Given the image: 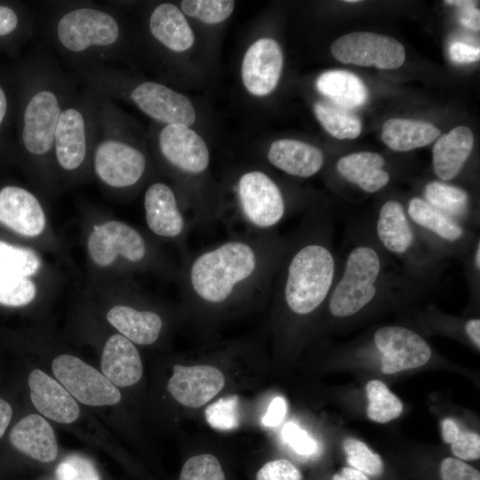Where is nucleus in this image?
Returning a JSON list of instances; mask_svg holds the SVG:
<instances>
[{
  "label": "nucleus",
  "instance_id": "f257e3e1",
  "mask_svg": "<svg viewBox=\"0 0 480 480\" xmlns=\"http://www.w3.org/2000/svg\"><path fill=\"white\" fill-rule=\"evenodd\" d=\"M286 241L276 230L250 232L189 256L182 275L188 300L214 308L271 291Z\"/></svg>",
  "mask_w": 480,
  "mask_h": 480
},
{
  "label": "nucleus",
  "instance_id": "f03ea898",
  "mask_svg": "<svg viewBox=\"0 0 480 480\" xmlns=\"http://www.w3.org/2000/svg\"><path fill=\"white\" fill-rule=\"evenodd\" d=\"M339 270L324 308L332 321L363 315L385 302L412 300L434 289L418 282L380 246L371 220L349 224Z\"/></svg>",
  "mask_w": 480,
  "mask_h": 480
},
{
  "label": "nucleus",
  "instance_id": "7ed1b4c3",
  "mask_svg": "<svg viewBox=\"0 0 480 480\" xmlns=\"http://www.w3.org/2000/svg\"><path fill=\"white\" fill-rule=\"evenodd\" d=\"M44 22L52 47L75 69L111 66L123 40L122 24L112 8L92 3H53Z\"/></svg>",
  "mask_w": 480,
  "mask_h": 480
},
{
  "label": "nucleus",
  "instance_id": "20e7f679",
  "mask_svg": "<svg viewBox=\"0 0 480 480\" xmlns=\"http://www.w3.org/2000/svg\"><path fill=\"white\" fill-rule=\"evenodd\" d=\"M21 110L20 141L25 152L42 160L53 156L55 129L76 92L72 77L45 54H38L28 76Z\"/></svg>",
  "mask_w": 480,
  "mask_h": 480
},
{
  "label": "nucleus",
  "instance_id": "39448f33",
  "mask_svg": "<svg viewBox=\"0 0 480 480\" xmlns=\"http://www.w3.org/2000/svg\"><path fill=\"white\" fill-rule=\"evenodd\" d=\"M370 220L375 239L383 251L411 277L434 287L447 259L422 238L408 217L405 204L396 198L386 199Z\"/></svg>",
  "mask_w": 480,
  "mask_h": 480
},
{
  "label": "nucleus",
  "instance_id": "423d86ee",
  "mask_svg": "<svg viewBox=\"0 0 480 480\" xmlns=\"http://www.w3.org/2000/svg\"><path fill=\"white\" fill-rule=\"evenodd\" d=\"M87 87L113 99H128L141 112L165 124L189 126L196 121L190 100L172 88L153 81L129 84L112 66H100L76 70Z\"/></svg>",
  "mask_w": 480,
  "mask_h": 480
},
{
  "label": "nucleus",
  "instance_id": "0eeeda50",
  "mask_svg": "<svg viewBox=\"0 0 480 480\" xmlns=\"http://www.w3.org/2000/svg\"><path fill=\"white\" fill-rule=\"evenodd\" d=\"M124 124V115L113 100L99 93L92 166L96 176L114 188L134 186L147 169V157L129 140Z\"/></svg>",
  "mask_w": 480,
  "mask_h": 480
},
{
  "label": "nucleus",
  "instance_id": "6e6552de",
  "mask_svg": "<svg viewBox=\"0 0 480 480\" xmlns=\"http://www.w3.org/2000/svg\"><path fill=\"white\" fill-rule=\"evenodd\" d=\"M99 93L90 87L76 92L60 116L54 134L53 156L65 172L82 168L92 158L96 142Z\"/></svg>",
  "mask_w": 480,
  "mask_h": 480
},
{
  "label": "nucleus",
  "instance_id": "1a4fd4ad",
  "mask_svg": "<svg viewBox=\"0 0 480 480\" xmlns=\"http://www.w3.org/2000/svg\"><path fill=\"white\" fill-rule=\"evenodd\" d=\"M236 207L240 220L251 232L276 230L289 209L277 183L259 170L243 173L236 183Z\"/></svg>",
  "mask_w": 480,
  "mask_h": 480
},
{
  "label": "nucleus",
  "instance_id": "9d476101",
  "mask_svg": "<svg viewBox=\"0 0 480 480\" xmlns=\"http://www.w3.org/2000/svg\"><path fill=\"white\" fill-rule=\"evenodd\" d=\"M409 219L422 238L440 255L461 258L479 234L414 196L405 204Z\"/></svg>",
  "mask_w": 480,
  "mask_h": 480
},
{
  "label": "nucleus",
  "instance_id": "9b49d317",
  "mask_svg": "<svg viewBox=\"0 0 480 480\" xmlns=\"http://www.w3.org/2000/svg\"><path fill=\"white\" fill-rule=\"evenodd\" d=\"M59 382L78 402L90 406L114 405L121 393L104 375L83 360L60 355L52 364Z\"/></svg>",
  "mask_w": 480,
  "mask_h": 480
},
{
  "label": "nucleus",
  "instance_id": "f8f14e48",
  "mask_svg": "<svg viewBox=\"0 0 480 480\" xmlns=\"http://www.w3.org/2000/svg\"><path fill=\"white\" fill-rule=\"evenodd\" d=\"M333 57L345 64L393 69L405 60L404 46L396 39L372 32L342 36L331 47Z\"/></svg>",
  "mask_w": 480,
  "mask_h": 480
},
{
  "label": "nucleus",
  "instance_id": "ddd939ff",
  "mask_svg": "<svg viewBox=\"0 0 480 480\" xmlns=\"http://www.w3.org/2000/svg\"><path fill=\"white\" fill-rule=\"evenodd\" d=\"M372 340L380 356L381 372L385 374L421 367L433 354L421 335L403 325L381 326L373 332Z\"/></svg>",
  "mask_w": 480,
  "mask_h": 480
},
{
  "label": "nucleus",
  "instance_id": "4468645a",
  "mask_svg": "<svg viewBox=\"0 0 480 480\" xmlns=\"http://www.w3.org/2000/svg\"><path fill=\"white\" fill-rule=\"evenodd\" d=\"M87 247L92 260L102 267L110 265L118 256L140 263L148 255V245L140 233L118 220L94 226Z\"/></svg>",
  "mask_w": 480,
  "mask_h": 480
},
{
  "label": "nucleus",
  "instance_id": "2eb2a0df",
  "mask_svg": "<svg viewBox=\"0 0 480 480\" xmlns=\"http://www.w3.org/2000/svg\"><path fill=\"white\" fill-rule=\"evenodd\" d=\"M157 147L169 165L188 176H199L209 167L207 145L189 126L165 124L158 133Z\"/></svg>",
  "mask_w": 480,
  "mask_h": 480
},
{
  "label": "nucleus",
  "instance_id": "dca6fc26",
  "mask_svg": "<svg viewBox=\"0 0 480 480\" xmlns=\"http://www.w3.org/2000/svg\"><path fill=\"white\" fill-rule=\"evenodd\" d=\"M284 57L280 45L272 38H260L246 51L242 63V79L246 90L261 97L276 87Z\"/></svg>",
  "mask_w": 480,
  "mask_h": 480
},
{
  "label": "nucleus",
  "instance_id": "f3484780",
  "mask_svg": "<svg viewBox=\"0 0 480 480\" xmlns=\"http://www.w3.org/2000/svg\"><path fill=\"white\" fill-rule=\"evenodd\" d=\"M167 388L180 404L198 408L206 404L224 387L223 373L215 366L176 364Z\"/></svg>",
  "mask_w": 480,
  "mask_h": 480
},
{
  "label": "nucleus",
  "instance_id": "a211bd4d",
  "mask_svg": "<svg viewBox=\"0 0 480 480\" xmlns=\"http://www.w3.org/2000/svg\"><path fill=\"white\" fill-rule=\"evenodd\" d=\"M144 208L147 225L156 236L181 238L190 228L174 191L165 183L155 182L147 188Z\"/></svg>",
  "mask_w": 480,
  "mask_h": 480
},
{
  "label": "nucleus",
  "instance_id": "6ab92c4d",
  "mask_svg": "<svg viewBox=\"0 0 480 480\" xmlns=\"http://www.w3.org/2000/svg\"><path fill=\"white\" fill-rule=\"evenodd\" d=\"M0 223L25 236H36L45 227L40 202L28 189L6 186L0 189Z\"/></svg>",
  "mask_w": 480,
  "mask_h": 480
},
{
  "label": "nucleus",
  "instance_id": "aec40b11",
  "mask_svg": "<svg viewBox=\"0 0 480 480\" xmlns=\"http://www.w3.org/2000/svg\"><path fill=\"white\" fill-rule=\"evenodd\" d=\"M28 381L31 401L40 413L62 424L77 420L79 405L59 381L39 369L29 373Z\"/></svg>",
  "mask_w": 480,
  "mask_h": 480
},
{
  "label": "nucleus",
  "instance_id": "412c9836",
  "mask_svg": "<svg viewBox=\"0 0 480 480\" xmlns=\"http://www.w3.org/2000/svg\"><path fill=\"white\" fill-rule=\"evenodd\" d=\"M103 375L116 387L136 384L142 376L141 359L133 343L121 334L106 342L100 362Z\"/></svg>",
  "mask_w": 480,
  "mask_h": 480
},
{
  "label": "nucleus",
  "instance_id": "4be33fe9",
  "mask_svg": "<svg viewBox=\"0 0 480 480\" xmlns=\"http://www.w3.org/2000/svg\"><path fill=\"white\" fill-rule=\"evenodd\" d=\"M267 157L276 168L300 178L314 176L322 169L324 162L321 149L309 143L291 139L273 141Z\"/></svg>",
  "mask_w": 480,
  "mask_h": 480
},
{
  "label": "nucleus",
  "instance_id": "5701e85b",
  "mask_svg": "<svg viewBox=\"0 0 480 480\" xmlns=\"http://www.w3.org/2000/svg\"><path fill=\"white\" fill-rule=\"evenodd\" d=\"M474 145V136L467 126H457L436 140L432 149V166L442 181H451L462 171Z\"/></svg>",
  "mask_w": 480,
  "mask_h": 480
},
{
  "label": "nucleus",
  "instance_id": "b1692460",
  "mask_svg": "<svg viewBox=\"0 0 480 480\" xmlns=\"http://www.w3.org/2000/svg\"><path fill=\"white\" fill-rule=\"evenodd\" d=\"M10 442L20 452L41 462L53 461L58 444L50 423L42 416L29 414L11 430Z\"/></svg>",
  "mask_w": 480,
  "mask_h": 480
},
{
  "label": "nucleus",
  "instance_id": "393cba45",
  "mask_svg": "<svg viewBox=\"0 0 480 480\" xmlns=\"http://www.w3.org/2000/svg\"><path fill=\"white\" fill-rule=\"evenodd\" d=\"M148 27L153 39L171 52H186L195 42L183 12L171 3L159 4L152 10Z\"/></svg>",
  "mask_w": 480,
  "mask_h": 480
},
{
  "label": "nucleus",
  "instance_id": "a878e982",
  "mask_svg": "<svg viewBox=\"0 0 480 480\" xmlns=\"http://www.w3.org/2000/svg\"><path fill=\"white\" fill-rule=\"evenodd\" d=\"M381 155L363 151L340 157L336 163V170L344 180L372 194L384 188L391 180Z\"/></svg>",
  "mask_w": 480,
  "mask_h": 480
},
{
  "label": "nucleus",
  "instance_id": "bb28decb",
  "mask_svg": "<svg viewBox=\"0 0 480 480\" xmlns=\"http://www.w3.org/2000/svg\"><path fill=\"white\" fill-rule=\"evenodd\" d=\"M431 206L476 230L479 227V211L474 206L469 193L454 184L432 180L427 182L421 196Z\"/></svg>",
  "mask_w": 480,
  "mask_h": 480
},
{
  "label": "nucleus",
  "instance_id": "cd10ccee",
  "mask_svg": "<svg viewBox=\"0 0 480 480\" xmlns=\"http://www.w3.org/2000/svg\"><path fill=\"white\" fill-rule=\"evenodd\" d=\"M107 319L123 336L139 345L155 343L163 327L162 318L156 313L126 305L113 307Z\"/></svg>",
  "mask_w": 480,
  "mask_h": 480
},
{
  "label": "nucleus",
  "instance_id": "c85d7f7f",
  "mask_svg": "<svg viewBox=\"0 0 480 480\" xmlns=\"http://www.w3.org/2000/svg\"><path fill=\"white\" fill-rule=\"evenodd\" d=\"M440 136V130L429 122L390 118L382 127L383 142L395 151L404 152L423 148Z\"/></svg>",
  "mask_w": 480,
  "mask_h": 480
},
{
  "label": "nucleus",
  "instance_id": "c756f323",
  "mask_svg": "<svg viewBox=\"0 0 480 480\" xmlns=\"http://www.w3.org/2000/svg\"><path fill=\"white\" fill-rule=\"evenodd\" d=\"M316 88L334 105L345 109L363 106L368 97L363 81L346 70H329L321 74L316 80Z\"/></svg>",
  "mask_w": 480,
  "mask_h": 480
},
{
  "label": "nucleus",
  "instance_id": "7c9ffc66",
  "mask_svg": "<svg viewBox=\"0 0 480 480\" xmlns=\"http://www.w3.org/2000/svg\"><path fill=\"white\" fill-rule=\"evenodd\" d=\"M314 113L324 130L339 140L355 139L362 131L361 121L356 115L334 104L316 102Z\"/></svg>",
  "mask_w": 480,
  "mask_h": 480
},
{
  "label": "nucleus",
  "instance_id": "2f4dec72",
  "mask_svg": "<svg viewBox=\"0 0 480 480\" xmlns=\"http://www.w3.org/2000/svg\"><path fill=\"white\" fill-rule=\"evenodd\" d=\"M368 405L367 417L378 423H388L401 415L404 405L381 380H372L365 387Z\"/></svg>",
  "mask_w": 480,
  "mask_h": 480
},
{
  "label": "nucleus",
  "instance_id": "473e14b6",
  "mask_svg": "<svg viewBox=\"0 0 480 480\" xmlns=\"http://www.w3.org/2000/svg\"><path fill=\"white\" fill-rule=\"evenodd\" d=\"M443 440L451 444L452 453L461 460H477L480 457V436L478 434L461 430L451 418L441 422Z\"/></svg>",
  "mask_w": 480,
  "mask_h": 480
},
{
  "label": "nucleus",
  "instance_id": "72a5a7b5",
  "mask_svg": "<svg viewBox=\"0 0 480 480\" xmlns=\"http://www.w3.org/2000/svg\"><path fill=\"white\" fill-rule=\"evenodd\" d=\"M40 264L33 250L0 241V272L27 277L36 274Z\"/></svg>",
  "mask_w": 480,
  "mask_h": 480
},
{
  "label": "nucleus",
  "instance_id": "f704fd0d",
  "mask_svg": "<svg viewBox=\"0 0 480 480\" xmlns=\"http://www.w3.org/2000/svg\"><path fill=\"white\" fill-rule=\"evenodd\" d=\"M342 448L351 468L365 476H378L383 473L384 464L381 457L364 442L347 437L343 440Z\"/></svg>",
  "mask_w": 480,
  "mask_h": 480
},
{
  "label": "nucleus",
  "instance_id": "c9c22d12",
  "mask_svg": "<svg viewBox=\"0 0 480 480\" xmlns=\"http://www.w3.org/2000/svg\"><path fill=\"white\" fill-rule=\"evenodd\" d=\"M36 293V285L28 277L0 272V304L22 307L30 303Z\"/></svg>",
  "mask_w": 480,
  "mask_h": 480
},
{
  "label": "nucleus",
  "instance_id": "e433bc0d",
  "mask_svg": "<svg viewBox=\"0 0 480 480\" xmlns=\"http://www.w3.org/2000/svg\"><path fill=\"white\" fill-rule=\"evenodd\" d=\"M234 1L228 0H184L180 3L183 13L204 22L217 24L233 12Z\"/></svg>",
  "mask_w": 480,
  "mask_h": 480
},
{
  "label": "nucleus",
  "instance_id": "4c0bfd02",
  "mask_svg": "<svg viewBox=\"0 0 480 480\" xmlns=\"http://www.w3.org/2000/svg\"><path fill=\"white\" fill-rule=\"evenodd\" d=\"M208 424L216 429L232 430L240 424L239 398L237 396L221 397L204 411Z\"/></svg>",
  "mask_w": 480,
  "mask_h": 480
},
{
  "label": "nucleus",
  "instance_id": "58836bf2",
  "mask_svg": "<svg viewBox=\"0 0 480 480\" xmlns=\"http://www.w3.org/2000/svg\"><path fill=\"white\" fill-rule=\"evenodd\" d=\"M180 480H225L218 459L210 453L189 458L183 465Z\"/></svg>",
  "mask_w": 480,
  "mask_h": 480
},
{
  "label": "nucleus",
  "instance_id": "ea45409f",
  "mask_svg": "<svg viewBox=\"0 0 480 480\" xmlns=\"http://www.w3.org/2000/svg\"><path fill=\"white\" fill-rule=\"evenodd\" d=\"M55 474L58 480H100L92 462L77 454L65 458L57 466Z\"/></svg>",
  "mask_w": 480,
  "mask_h": 480
},
{
  "label": "nucleus",
  "instance_id": "a19ab883",
  "mask_svg": "<svg viewBox=\"0 0 480 480\" xmlns=\"http://www.w3.org/2000/svg\"><path fill=\"white\" fill-rule=\"evenodd\" d=\"M282 437L300 456L312 458L318 453L317 442L294 422L291 421L284 426Z\"/></svg>",
  "mask_w": 480,
  "mask_h": 480
},
{
  "label": "nucleus",
  "instance_id": "79ce46f5",
  "mask_svg": "<svg viewBox=\"0 0 480 480\" xmlns=\"http://www.w3.org/2000/svg\"><path fill=\"white\" fill-rule=\"evenodd\" d=\"M464 273L472 299L480 293V237L478 236L469 250L461 257Z\"/></svg>",
  "mask_w": 480,
  "mask_h": 480
},
{
  "label": "nucleus",
  "instance_id": "37998d69",
  "mask_svg": "<svg viewBox=\"0 0 480 480\" xmlns=\"http://www.w3.org/2000/svg\"><path fill=\"white\" fill-rule=\"evenodd\" d=\"M256 480H302L299 468L285 459L264 464L256 474Z\"/></svg>",
  "mask_w": 480,
  "mask_h": 480
},
{
  "label": "nucleus",
  "instance_id": "c03bdc74",
  "mask_svg": "<svg viewBox=\"0 0 480 480\" xmlns=\"http://www.w3.org/2000/svg\"><path fill=\"white\" fill-rule=\"evenodd\" d=\"M442 480H480V473L461 460L447 457L441 461Z\"/></svg>",
  "mask_w": 480,
  "mask_h": 480
},
{
  "label": "nucleus",
  "instance_id": "a18cd8bd",
  "mask_svg": "<svg viewBox=\"0 0 480 480\" xmlns=\"http://www.w3.org/2000/svg\"><path fill=\"white\" fill-rule=\"evenodd\" d=\"M449 57L457 64H468L477 61L480 57L479 47L455 41L449 46Z\"/></svg>",
  "mask_w": 480,
  "mask_h": 480
},
{
  "label": "nucleus",
  "instance_id": "49530a36",
  "mask_svg": "<svg viewBox=\"0 0 480 480\" xmlns=\"http://www.w3.org/2000/svg\"><path fill=\"white\" fill-rule=\"evenodd\" d=\"M447 4L459 6L461 9L460 23L471 29L479 30V10L476 8L475 1H445Z\"/></svg>",
  "mask_w": 480,
  "mask_h": 480
},
{
  "label": "nucleus",
  "instance_id": "de8ad7c7",
  "mask_svg": "<svg viewBox=\"0 0 480 480\" xmlns=\"http://www.w3.org/2000/svg\"><path fill=\"white\" fill-rule=\"evenodd\" d=\"M287 412V404L284 397H275L268 410L266 414L261 419V423L265 427L274 428L282 423Z\"/></svg>",
  "mask_w": 480,
  "mask_h": 480
},
{
  "label": "nucleus",
  "instance_id": "09e8293b",
  "mask_svg": "<svg viewBox=\"0 0 480 480\" xmlns=\"http://www.w3.org/2000/svg\"><path fill=\"white\" fill-rule=\"evenodd\" d=\"M20 26V17L15 10L6 4H0V37L16 32Z\"/></svg>",
  "mask_w": 480,
  "mask_h": 480
},
{
  "label": "nucleus",
  "instance_id": "8fccbe9b",
  "mask_svg": "<svg viewBox=\"0 0 480 480\" xmlns=\"http://www.w3.org/2000/svg\"><path fill=\"white\" fill-rule=\"evenodd\" d=\"M466 334L474 346L480 349V319L469 318L465 325Z\"/></svg>",
  "mask_w": 480,
  "mask_h": 480
},
{
  "label": "nucleus",
  "instance_id": "3c124183",
  "mask_svg": "<svg viewBox=\"0 0 480 480\" xmlns=\"http://www.w3.org/2000/svg\"><path fill=\"white\" fill-rule=\"evenodd\" d=\"M12 416L11 405L0 398V438L4 434Z\"/></svg>",
  "mask_w": 480,
  "mask_h": 480
},
{
  "label": "nucleus",
  "instance_id": "603ef678",
  "mask_svg": "<svg viewBox=\"0 0 480 480\" xmlns=\"http://www.w3.org/2000/svg\"><path fill=\"white\" fill-rule=\"evenodd\" d=\"M332 480H369V478L353 468L345 467L332 476Z\"/></svg>",
  "mask_w": 480,
  "mask_h": 480
},
{
  "label": "nucleus",
  "instance_id": "864d4df0",
  "mask_svg": "<svg viewBox=\"0 0 480 480\" xmlns=\"http://www.w3.org/2000/svg\"><path fill=\"white\" fill-rule=\"evenodd\" d=\"M9 110L8 96L2 85H0V127L7 116Z\"/></svg>",
  "mask_w": 480,
  "mask_h": 480
},
{
  "label": "nucleus",
  "instance_id": "5fc2aeb1",
  "mask_svg": "<svg viewBox=\"0 0 480 480\" xmlns=\"http://www.w3.org/2000/svg\"><path fill=\"white\" fill-rule=\"evenodd\" d=\"M346 2H347V3H356V2H358V1H357V0H347Z\"/></svg>",
  "mask_w": 480,
  "mask_h": 480
}]
</instances>
